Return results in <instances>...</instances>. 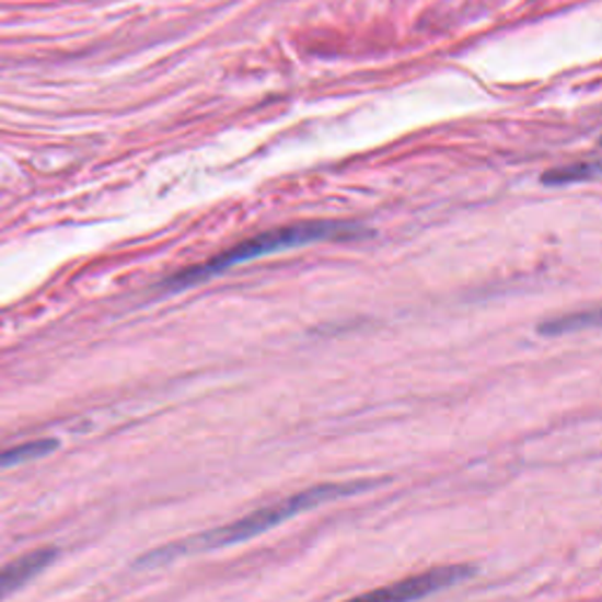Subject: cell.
Masks as SVG:
<instances>
[{
  "instance_id": "cell-1",
  "label": "cell",
  "mask_w": 602,
  "mask_h": 602,
  "mask_svg": "<svg viewBox=\"0 0 602 602\" xmlns=\"http://www.w3.org/2000/svg\"><path fill=\"white\" fill-rule=\"evenodd\" d=\"M366 233L368 231L362 227L346 224V221H306V224L274 229V231L247 238V241L224 250L210 262H202L198 266L186 268V271H180L165 285L167 290H184V288H192V285H198L219 274H224L231 266L274 255V252L311 245V243H323V241H354V238H362Z\"/></svg>"
},
{
  "instance_id": "cell-2",
  "label": "cell",
  "mask_w": 602,
  "mask_h": 602,
  "mask_svg": "<svg viewBox=\"0 0 602 602\" xmlns=\"http://www.w3.org/2000/svg\"><path fill=\"white\" fill-rule=\"evenodd\" d=\"M370 483H339V485H319L304 489V493L292 495L282 501L268 503L259 511H252L245 518L231 522V525L217 528L208 534H202L196 539V546L200 548H221V546H233L247 542V539H255L262 532H268L278 528L280 522L290 520L299 513H304L309 509H315V506H321L325 501H335L341 499L346 495H356L362 493V489H368Z\"/></svg>"
},
{
  "instance_id": "cell-3",
  "label": "cell",
  "mask_w": 602,
  "mask_h": 602,
  "mask_svg": "<svg viewBox=\"0 0 602 602\" xmlns=\"http://www.w3.org/2000/svg\"><path fill=\"white\" fill-rule=\"evenodd\" d=\"M466 577H471V567L466 565L436 567V569H429V572H421L409 579L382 586V589L368 591L346 602H417L440 589H450V586H454L456 581H462Z\"/></svg>"
},
{
  "instance_id": "cell-4",
  "label": "cell",
  "mask_w": 602,
  "mask_h": 602,
  "mask_svg": "<svg viewBox=\"0 0 602 602\" xmlns=\"http://www.w3.org/2000/svg\"><path fill=\"white\" fill-rule=\"evenodd\" d=\"M57 558V548H38L26 556L0 567V600H5L14 591H20L31 579L38 577L45 567H50Z\"/></svg>"
},
{
  "instance_id": "cell-5",
  "label": "cell",
  "mask_w": 602,
  "mask_h": 602,
  "mask_svg": "<svg viewBox=\"0 0 602 602\" xmlns=\"http://www.w3.org/2000/svg\"><path fill=\"white\" fill-rule=\"evenodd\" d=\"M600 327H602V306H595V309H586V311L567 313V315H558V319L544 321L536 329L539 335L563 337V335H572V332L600 329Z\"/></svg>"
},
{
  "instance_id": "cell-6",
  "label": "cell",
  "mask_w": 602,
  "mask_h": 602,
  "mask_svg": "<svg viewBox=\"0 0 602 602\" xmlns=\"http://www.w3.org/2000/svg\"><path fill=\"white\" fill-rule=\"evenodd\" d=\"M593 180H602V158H598V161H581L572 165L553 167L544 174V184H551V186L593 182Z\"/></svg>"
},
{
  "instance_id": "cell-7",
  "label": "cell",
  "mask_w": 602,
  "mask_h": 602,
  "mask_svg": "<svg viewBox=\"0 0 602 602\" xmlns=\"http://www.w3.org/2000/svg\"><path fill=\"white\" fill-rule=\"evenodd\" d=\"M53 450H57V440H31V442H24V445L0 450V471L24 462H34V459L50 454Z\"/></svg>"
},
{
  "instance_id": "cell-8",
  "label": "cell",
  "mask_w": 602,
  "mask_h": 602,
  "mask_svg": "<svg viewBox=\"0 0 602 602\" xmlns=\"http://www.w3.org/2000/svg\"><path fill=\"white\" fill-rule=\"evenodd\" d=\"M600 141H602V139H600Z\"/></svg>"
}]
</instances>
